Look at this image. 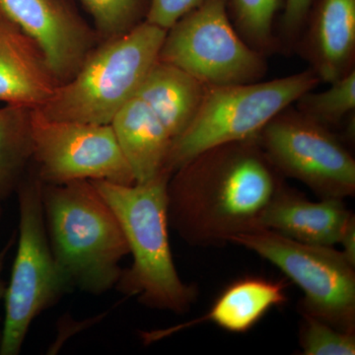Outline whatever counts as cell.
I'll use <instances>...</instances> for the list:
<instances>
[{"label": "cell", "instance_id": "13", "mask_svg": "<svg viewBox=\"0 0 355 355\" xmlns=\"http://www.w3.org/2000/svg\"><path fill=\"white\" fill-rule=\"evenodd\" d=\"M354 216L342 198L313 202L284 183L261 217L260 228L306 244L334 247Z\"/></svg>", "mask_w": 355, "mask_h": 355}, {"label": "cell", "instance_id": "7", "mask_svg": "<svg viewBox=\"0 0 355 355\" xmlns=\"http://www.w3.org/2000/svg\"><path fill=\"white\" fill-rule=\"evenodd\" d=\"M270 261L303 292L301 314L355 334V265L342 251L295 241L275 231L257 228L231 238Z\"/></svg>", "mask_w": 355, "mask_h": 355}, {"label": "cell", "instance_id": "16", "mask_svg": "<svg viewBox=\"0 0 355 355\" xmlns=\"http://www.w3.org/2000/svg\"><path fill=\"white\" fill-rule=\"evenodd\" d=\"M110 125L132 168L135 183L167 173L165 167L173 139L146 103L135 96L114 114Z\"/></svg>", "mask_w": 355, "mask_h": 355}, {"label": "cell", "instance_id": "17", "mask_svg": "<svg viewBox=\"0 0 355 355\" xmlns=\"http://www.w3.org/2000/svg\"><path fill=\"white\" fill-rule=\"evenodd\" d=\"M205 90L207 86L188 72L157 60L135 96L150 108L174 142L197 116Z\"/></svg>", "mask_w": 355, "mask_h": 355}, {"label": "cell", "instance_id": "3", "mask_svg": "<svg viewBox=\"0 0 355 355\" xmlns=\"http://www.w3.org/2000/svg\"><path fill=\"white\" fill-rule=\"evenodd\" d=\"M44 221L58 265L72 286L100 295L116 286L130 249L113 209L86 180L42 183Z\"/></svg>", "mask_w": 355, "mask_h": 355}, {"label": "cell", "instance_id": "26", "mask_svg": "<svg viewBox=\"0 0 355 355\" xmlns=\"http://www.w3.org/2000/svg\"><path fill=\"white\" fill-rule=\"evenodd\" d=\"M0 216H1V207H0ZM14 238H15V236H13V237L9 240L8 244L0 251V302H1L2 299H4L6 291V284L1 279V272L2 270H3L4 260H6L7 252L12 247ZM0 338H1V329H0Z\"/></svg>", "mask_w": 355, "mask_h": 355}, {"label": "cell", "instance_id": "10", "mask_svg": "<svg viewBox=\"0 0 355 355\" xmlns=\"http://www.w3.org/2000/svg\"><path fill=\"white\" fill-rule=\"evenodd\" d=\"M32 161L44 184L135 183L111 125L53 121L32 110Z\"/></svg>", "mask_w": 355, "mask_h": 355}, {"label": "cell", "instance_id": "15", "mask_svg": "<svg viewBox=\"0 0 355 355\" xmlns=\"http://www.w3.org/2000/svg\"><path fill=\"white\" fill-rule=\"evenodd\" d=\"M287 284L284 280L248 275L231 282L220 292L202 316L169 330L146 334V342L160 340L177 331L198 324H214L222 330L244 334L253 329L272 308L287 301Z\"/></svg>", "mask_w": 355, "mask_h": 355}, {"label": "cell", "instance_id": "11", "mask_svg": "<svg viewBox=\"0 0 355 355\" xmlns=\"http://www.w3.org/2000/svg\"><path fill=\"white\" fill-rule=\"evenodd\" d=\"M0 16L36 43L60 84L76 76L102 42L71 0H0Z\"/></svg>", "mask_w": 355, "mask_h": 355}, {"label": "cell", "instance_id": "23", "mask_svg": "<svg viewBox=\"0 0 355 355\" xmlns=\"http://www.w3.org/2000/svg\"><path fill=\"white\" fill-rule=\"evenodd\" d=\"M316 0H284L279 26V46L291 48L297 43Z\"/></svg>", "mask_w": 355, "mask_h": 355}, {"label": "cell", "instance_id": "14", "mask_svg": "<svg viewBox=\"0 0 355 355\" xmlns=\"http://www.w3.org/2000/svg\"><path fill=\"white\" fill-rule=\"evenodd\" d=\"M60 85L36 43L0 16V102L39 109Z\"/></svg>", "mask_w": 355, "mask_h": 355}, {"label": "cell", "instance_id": "20", "mask_svg": "<svg viewBox=\"0 0 355 355\" xmlns=\"http://www.w3.org/2000/svg\"><path fill=\"white\" fill-rule=\"evenodd\" d=\"M329 85L321 92L308 91L293 106L310 120L334 130L345 127L355 116V69Z\"/></svg>", "mask_w": 355, "mask_h": 355}, {"label": "cell", "instance_id": "8", "mask_svg": "<svg viewBox=\"0 0 355 355\" xmlns=\"http://www.w3.org/2000/svg\"><path fill=\"white\" fill-rule=\"evenodd\" d=\"M158 60L188 72L207 87L263 80L266 57L236 31L225 0H205L166 32Z\"/></svg>", "mask_w": 355, "mask_h": 355}, {"label": "cell", "instance_id": "12", "mask_svg": "<svg viewBox=\"0 0 355 355\" xmlns=\"http://www.w3.org/2000/svg\"><path fill=\"white\" fill-rule=\"evenodd\" d=\"M321 83L355 69V0H316L295 46Z\"/></svg>", "mask_w": 355, "mask_h": 355}, {"label": "cell", "instance_id": "25", "mask_svg": "<svg viewBox=\"0 0 355 355\" xmlns=\"http://www.w3.org/2000/svg\"><path fill=\"white\" fill-rule=\"evenodd\" d=\"M338 245L342 246V252L350 263L355 265V216L347 222Z\"/></svg>", "mask_w": 355, "mask_h": 355}, {"label": "cell", "instance_id": "21", "mask_svg": "<svg viewBox=\"0 0 355 355\" xmlns=\"http://www.w3.org/2000/svg\"><path fill=\"white\" fill-rule=\"evenodd\" d=\"M101 41L116 38L146 21L151 0H80Z\"/></svg>", "mask_w": 355, "mask_h": 355}, {"label": "cell", "instance_id": "5", "mask_svg": "<svg viewBox=\"0 0 355 355\" xmlns=\"http://www.w3.org/2000/svg\"><path fill=\"white\" fill-rule=\"evenodd\" d=\"M320 84L314 70L308 67L272 80L207 87L197 116L173 142L165 171L172 175L211 147L258 137L280 112Z\"/></svg>", "mask_w": 355, "mask_h": 355}, {"label": "cell", "instance_id": "1", "mask_svg": "<svg viewBox=\"0 0 355 355\" xmlns=\"http://www.w3.org/2000/svg\"><path fill=\"white\" fill-rule=\"evenodd\" d=\"M284 183L257 137L211 147L170 176L169 226L191 246H224L234 236L260 228Z\"/></svg>", "mask_w": 355, "mask_h": 355}, {"label": "cell", "instance_id": "4", "mask_svg": "<svg viewBox=\"0 0 355 355\" xmlns=\"http://www.w3.org/2000/svg\"><path fill=\"white\" fill-rule=\"evenodd\" d=\"M166 32L144 21L132 31L101 42L76 76L37 110L49 120L110 125L158 60Z\"/></svg>", "mask_w": 355, "mask_h": 355}, {"label": "cell", "instance_id": "9", "mask_svg": "<svg viewBox=\"0 0 355 355\" xmlns=\"http://www.w3.org/2000/svg\"><path fill=\"white\" fill-rule=\"evenodd\" d=\"M257 139L284 179L297 180L320 198L354 197V156L334 130L310 120L293 105L275 116Z\"/></svg>", "mask_w": 355, "mask_h": 355}, {"label": "cell", "instance_id": "2", "mask_svg": "<svg viewBox=\"0 0 355 355\" xmlns=\"http://www.w3.org/2000/svg\"><path fill=\"white\" fill-rule=\"evenodd\" d=\"M170 176L163 173L132 184L90 182L116 214L132 256V266L121 270L114 287L150 309L183 315L198 293L197 287L182 280L173 261L167 211Z\"/></svg>", "mask_w": 355, "mask_h": 355}, {"label": "cell", "instance_id": "18", "mask_svg": "<svg viewBox=\"0 0 355 355\" xmlns=\"http://www.w3.org/2000/svg\"><path fill=\"white\" fill-rule=\"evenodd\" d=\"M32 110L0 108V203L16 191L32 162Z\"/></svg>", "mask_w": 355, "mask_h": 355}, {"label": "cell", "instance_id": "6", "mask_svg": "<svg viewBox=\"0 0 355 355\" xmlns=\"http://www.w3.org/2000/svg\"><path fill=\"white\" fill-rule=\"evenodd\" d=\"M16 193L19 239L3 299L6 318L0 355L19 354L32 322L74 288L51 251L44 221L42 182L36 173H26Z\"/></svg>", "mask_w": 355, "mask_h": 355}, {"label": "cell", "instance_id": "19", "mask_svg": "<svg viewBox=\"0 0 355 355\" xmlns=\"http://www.w3.org/2000/svg\"><path fill=\"white\" fill-rule=\"evenodd\" d=\"M231 22L248 44L266 57L280 50L275 21L284 0H225Z\"/></svg>", "mask_w": 355, "mask_h": 355}, {"label": "cell", "instance_id": "22", "mask_svg": "<svg viewBox=\"0 0 355 355\" xmlns=\"http://www.w3.org/2000/svg\"><path fill=\"white\" fill-rule=\"evenodd\" d=\"M302 315L299 345L305 355H354L355 334L334 328L326 322Z\"/></svg>", "mask_w": 355, "mask_h": 355}, {"label": "cell", "instance_id": "24", "mask_svg": "<svg viewBox=\"0 0 355 355\" xmlns=\"http://www.w3.org/2000/svg\"><path fill=\"white\" fill-rule=\"evenodd\" d=\"M205 0H151L146 21L168 30Z\"/></svg>", "mask_w": 355, "mask_h": 355}]
</instances>
